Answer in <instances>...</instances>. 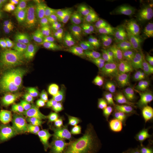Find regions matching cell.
I'll return each instance as SVG.
<instances>
[{"label": "cell", "instance_id": "obj_6", "mask_svg": "<svg viewBox=\"0 0 153 153\" xmlns=\"http://www.w3.org/2000/svg\"><path fill=\"white\" fill-rule=\"evenodd\" d=\"M129 89L133 93L142 94L149 91L152 82L142 68L133 64L129 69L127 76Z\"/></svg>", "mask_w": 153, "mask_h": 153}, {"label": "cell", "instance_id": "obj_12", "mask_svg": "<svg viewBox=\"0 0 153 153\" xmlns=\"http://www.w3.org/2000/svg\"><path fill=\"white\" fill-rule=\"evenodd\" d=\"M145 25L144 20L141 17L138 16L136 22L126 36L117 38L116 39L121 43L125 45L126 47H131L136 43L138 39L140 38Z\"/></svg>", "mask_w": 153, "mask_h": 153}, {"label": "cell", "instance_id": "obj_8", "mask_svg": "<svg viewBox=\"0 0 153 153\" xmlns=\"http://www.w3.org/2000/svg\"><path fill=\"white\" fill-rule=\"evenodd\" d=\"M55 88L32 84L26 95L28 100L44 109H48L55 94Z\"/></svg>", "mask_w": 153, "mask_h": 153}, {"label": "cell", "instance_id": "obj_30", "mask_svg": "<svg viewBox=\"0 0 153 153\" xmlns=\"http://www.w3.org/2000/svg\"><path fill=\"white\" fill-rule=\"evenodd\" d=\"M100 68H101L100 56L98 51H96L94 53L92 65L89 71V73H94L98 72Z\"/></svg>", "mask_w": 153, "mask_h": 153}, {"label": "cell", "instance_id": "obj_18", "mask_svg": "<svg viewBox=\"0 0 153 153\" xmlns=\"http://www.w3.org/2000/svg\"><path fill=\"white\" fill-rule=\"evenodd\" d=\"M28 137H22L10 143L2 153H28Z\"/></svg>", "mask_w": 153, "mask_h": 153}, {"label": "cell", "instance_id": "obj_23", "mask_svg": "<svg viewBox=\"0 0 153 153\" xmlns=\"http://www.w3.org/2000/svg\"><path fill=\"white\" fill-rule=\"evenodd\" d=\"M28 52L6 53V59L11 67H17L25 62L27 58Z\"/></svg>", "mask_w": 153, "mask_h": 153}, {"label": "cell", "instance_id": "obj_29", "mask_svg": "<svg viewBox=\"0 0 153 153\" xmlns=\"http://www.w3.org/2000/svg\"><path fill=\"white\" fill-rule=\"evenodd\" d=\"M112 62L117 67L121 74L124 76H126V68L128 66V61L126 57L124 56H121Z\"/></svg>", "mask_w": 153, "mask_h": 153}, {"label": "cell", "instance_id": "obj_26", "mask_svg": "<svg viewBox=\"0 0 153 153\" xmlns=\"http://www.w3.org/2000/svg\"><path fill=\"white\" fill-rule=\"evenodd\" d=\"M28 52L25 45L21 41L13 40L8 43L6 47V52L7 53H18Z\"/></svg>", "mask_w": 153, "mask_h": 153}, {"label": "cell", "instance_id": "obj_4", "mask_svg": "<svg viewBox=\"0 0 153 153\" xmlns=\"http://www.w3.org/2000/svg\"><path fill=\"white\" fill-rule=\"evenodd\" d=\"M94 12L88 6L75 5L71 11V25L75 36L81 39L89 33L90 21Z\"/></svg>", "mask_w": 153, "mask_h": 153}, {"label": "cell", "instance_id": "obj_11", "mask_svg": "<svg viewBox=\"0 0 153 153\" xmlns=\"http://www.w3.org/2000/svg\"><path fill=\"white\" fill-rule=\"evenodd\" d=\"M55 2L51 0H42L39 2L38 5L28 23L29 29L39 22L51 18L54 14Z\"/></svg>", "mask_w": 153, "mask_h": 153}, {"label": "cell", "instance_id": "obj_21", "mask_svg": "<svg viewBox=\"0 0 153 153\" xmlns=\"http://www.w3.org/2000/svg\"><path fill=\"white\" fill-rule=\"evenodd\" d=\"M140 38L145 49L153 50V22L145 25Z\"/></svg>", "mask_w": 153, "mask_h": 153}, {"label": "cell", "instance_id": "obj_35", "mask_svg": "<svg viewBox=\"0 0 153 153\" xmlns=\"http://www.w3.org/2000/svg\"><path fill=\"white\" fill-rule=\"evenodd\" d=\"M5 32V28L2 23L0 21V37H1Z\"/></svg>", "mask_w": 153, "mask_h": 153}, {"label": "cell", "instance_id": "obj_9", "mask_svg": "<svg viewBox=\"0 0 153 153\" xmlns=\"http://www.w3.org/2000/svg\"><path fill=\"white\" fill-rule=\"evenodd\" d=\"M53 26V16L49 19L39 22L30 30L33 39L38 47L48 45L52 38Z\"/></svg>", "mask_w": 153, "mask_h": 153}, {"label": "cell", "instance_id": "obj_3", "mask_svg": "<svg viewBox=\"0 0 153 153\" xmlns=\"http://www.w3.org/2000/svg\"><path fill=\"white\" fill-rule=\"evenodd\" d=\"M75 98V93L72 90L60 86L56 88L53 98L47 109L49 116L56 119L65 117Z\"/></svg>", "mask_w": 153, "mask_h": 153}, {"label": "cell", "instance_id": "obj_34", "mask_svg": "<svg viewBox=\"0 0 153 153\" xmlns=\"http://www.w3.org/2000/svg\"><path fill=\"white\" fill-rule=\"evenodd\" d=\"M6 8V7L3 2V0H0V18L4 14Z\"/></svg>", "mask_w": 153, "mask_h": 153}, {"label": "cell", "instance_id": "obj_16", "mask_svg": "<svg viewBox=\"0 0 153 153\" xmlns=\"http://www.w3.org/2000/svg\"><path fill=\"white\" fill-rule=\"evenodd\" d=\"M141 68L150 81H153V50L145 49L138 55Z\"/></svg>", "mask_w": 153, "mask_h": 153}, {"label": "cell", "instance_id": "obj_28", "mask_svg": "<svg viewBox=\"0 0 153 153\" xmlns=\"http://www.w3.org/2000/svg\"><path fill=\"white\" fill-rule=\"evenodd\" d=\"M108 71L110 76H111L115 78V79L119 81L122 82L125 79L126 76H124L121 74L119 69L112 62H111L108 66Z\"/></svg>", "mask_w": 153, "mask_h": 153}, {"label": "cell", "instance_id": "obj_17", "mask_svg": "<svg viewBox=\"0 0 153 153\" xmlns=\"http://www.w3.org/2000/svg\"><path fill=\"white\" fill-rule=\"evenodd\" d=\"M80 49L83 55L97 51L98 45L97 44L95 35L88 33L80 39Z\"/></svg>", "mask_w": 153, "mask_h": 153}, {"label": "cell", "instance_id": "obj_24", "mask_svg": "<svg viewBox=\"0 0 153 153\" xmlns=\"http://www.w3.org/2000/svg\"><path fill=\"white\" fill-rule=\"evenodd\" d=\"M134 102L153 111V91H148L140 94Z\"/></svg>", "mask_w": 153, "mask_h": 153}, {"label": "cell", "instance_id": "obj_13", "mask_svg": "<svg viewBox=\"0 0 153 153\" xmlns=\"http://www.w3.org/2000/svg\"><path fill=\"white\" fill-rule=\"evenodd\" d=\"M116 19H112L94 13L90 21L89 33L95 35L100 31L111 28Z\"/></svg>", "mask_w": 153, "mask_h": 153}, {"label": "cell", "instance_id": "obj_10", "mask_svg": "<svg viewBox=\"0 0 153 153\" xmlns=\"http://www.w3.org/2000/svg\"><path fill=\"white\" fill-rule=\"evenodd\" d=\"M83 90H85L88 95L94 98L104 100H121L126 98L123 93L110 87L108 85H90Z\"/></svg>", "mask_w": 153, "mask_h": 153}, {"label": "cell", "instance_id": "obj_27", "mask_svg": "<svg viewBox=\"0 0 153 153\" xmlns=\"http://www.w3.org/2000/svg\"><path fill=\"white\" fill-rule=\"evenodd\" d=\"M127 48L128 47H123V46L119 45L108 54L104 56V57L106 59L113 61L121 56H124V54H126L128 51Z\"/></svg>", "mask_w": 153, "mask_h": 153}, {"label": "cell", "instance_id": "obj_25", "mask_svg": "<svg viewBox=\"0 0 153 153\" xmlns=\"http://www.w3.org/2000/svg\"><path fill=\"white\" fill-rule=\"evenodd\" d=\"M0 93L7 97H10L14 95L10 78L0 77Z\"/></svg>", "mask_w": 153, "mask_h": 153}, {"label": "cell", "instance_id": "obj_14", "mask_svg": "<svg viewBox=\"0 0 153 153\" xmlns=\"http://www.w3.org/2000/svg\"><path fill=\"white\" fill-rule=\"evenodd\" d=\"M137 18L138 16L126 19H116L111 27V29L115 33L116 38L126 36L136 22Z\"/></svg>", "mask_w": 153, "mask_h": 153}, {"label": "cell", "instance_id": "obj_32", "mask_svg": "<svg viewBox=\"0 0 153 153\" xmlns=\"http://www.w3.org/2000/svg\"><path fill=\"white\" fill-rule=\"evenodd\" d=\"M94 52L95 51H94L93 52H90V53H88L83 55L82 58L81 59L83 65L85 67L86 69L88 71V73L90 71V70L91 67V65H92L93 56H94Z\"/></svg>", "mask_w": 153, "mask_h": 153}, {"label": "cell", "instance_id": "obj_33", "mask_svg": "<svg viewBox=\"0 0 153 153\" xmlns=\"http://www.w3.org/2000/svg\"><path fill=\"white\" fill-rule=\"evenodd\" d=\"M119 45L117 44L116 42L107 44L106 46H105L103 48V56L108 54L111 52H112L114 49H115L117 47H118Z\"/></svg>", "mask_w": 153, "mask_h": 153}, {"label": "cell", "instance_id": "obj_1", "mask_svg": "<svg viewBox=\"0 0 153 153\" xmlns=\"http://www.w3.org/2000/svg\"><path fill=\"white\" fill-rule=\"evenodd\" d=\"M49 118L47 109L27 99H9L1 105L0 132L9 138L25 137L47 127Z\"/></svg>", "mask_w": 153, "mask_h": 153}, {"label": "cell", "instance_id": "obj_7", "mask_svg": "<svg viewBox=\"0 0 153 153\" xmlns=\"http://www.w3.org/2000/svg\"><path fill=\"white\" fill-rule=\"evenodd\" d=\"M64 74L67 80L77 88H81L85 84L89 75L81 59L78 56L66 66Z\"/></svg>", "mask_w": 153, "mask_h": 153}, {"label": "cell", "instance_id": "obj_2", "mask_svg": "<svg viewBox=\"0 0 153 153\" xmlns=\"http://www.w3.org/2000/svg\"><path fill=\"white\" fill-rule=\"evenodd\" d=\"M71 11L60 7L54 13L53 31L49 51L57 57H66L71 52L74 44L71 25Z\"/></svg>", "mask_w": 153, "mask_h": 153}, {"label": "cell", "instance_id": "obj_22", "mask_svg": "<svg viewBox=\"0 0 153 153\" xmlns=\"http://www.w3.org/2000/svg\"><path fill=\"white\" fill-rule=\"evenodd\" d=\"M11 81L14 95L18 97L26 95L27 94L29 86L25 82H23L18 76H13L10 77Z\"/></svg>", "mask_w": 153, "mask_h": 153}, {"label": "cell", "instance_id": "obj_15", "mask_svg": "<svg viewBox=\"0 0 153 153\" xmlns=\"http://www.w3.org/2000/svg\"><path fill=\"white\" fill-rule=\"evenodd\" d=\"M31 16V15L30 10L19 5L10 10L7 15V20L12 23L20 25L29 21Z\"/></svg>", "mask_w": 153, "mask_h": 153}, {"label": "cell", "instance_id": "obj_5", "mask_svg": "<svg viewBox=\"0 0 153 153\" xmlns=\"http://www.w3.org/2000/svg\"><path fill=\"white\" fill-rule=\"evenodd\" d=\"M29 79L32 84L56 88L59 86L61 77L55 68L50 66L38 65L33 67L30 71Z\"/></svg>", "mask_w": 153, "mask_h": 153}, {"label": "cell", "instance_id": "obj_31", "mask_svg": "<svg viewBox=\"0 0 153 153\" xmlns=\"http://www.w3.org/2000/svg\"><path fill=\"white\" fill-rule=\"evenodd\" d=\"M39 2L38 0H21L19 1V4L22 7L30 10L36 9L38 5Z\"/></svg>", "mask_w": 153, "mask_h": 153}, {"label": "cell", "instance_id": "obj_20", "mask_svg": "<svg viewBox=\"0 0 153 153\" xmlns=\"http://www.w3.org/2000/svg\"><path fill=\"white\" fill-rule=\"evenodd\" d=\"M95 38L98 47L103 48L107 44L115 42L116 40L115 33L111 28H105L100 31L95 35Z\"/></svg>", "mask_w": 153, "mask_h": 153}, {"label": "cell", "instance_id": "obj_19", "mask_svg": "<svg viewBox=\"0 0 153 153\" xmlns=\"http://www.w3.org/2000/svg\"><path fill=\"white\" fill-rule=\"evenodd\" d=\"M110 78L108 74L103 72H96L94 73H89L88 79L85 84L79 89H83L86 86L95 85H107L109 82Z\"/></svg>", "mask_w": 153, "mask_h": 153}]
</instances>
